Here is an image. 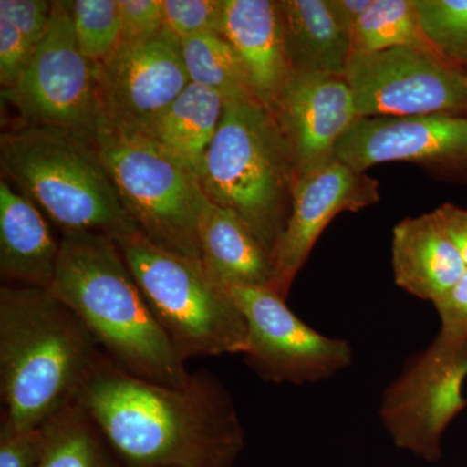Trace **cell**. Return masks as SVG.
Returning <instances> with one entry per match:
<instances>
[{
  "mask_svg": "<svg viewBox=\"0 0 467 467\" xmlns=\"http://www.w3.org/2000/svg\"><path fill=\"white\" fill-rule=\"evenodd\" d=\"M78 404L125 467H234L244 447L232 396L208 371L167 386L104 355Z\"/></svg>",
  "mask_w": 467,
  "mask_h": 467,
  "instance_id": "6da1fadb",
  "label": "cell"
},
{
  "mask_svg": "<svg viewBox=\"0 0 467 467\" xmlns=\"http://www.w3.org/2000/svg\"><path fill=\"white\" fill-rule=\"evenodd\" d=\"M103 350L75 313L46 288H0V436L47 425L79 396Z\"/></svg>",
  "mask_w": 467,
  "mask_h": 467,
  "instance_id": "7a4b0ae2",
  "label": "cell"
},
{
  "mask_svg": "<svg viewBox=\"0 0 467 467\" xmlns=\"http://www.w3.org/2000/svg\"><path fill=\"white\" fill-rule=\"evenodd\" d=\"M48 291L84 322L95 342L122 368L150 382L181 387L192 373L150 308L117 243L100 234L60 235Z\"/></svg>",
  "mask_w": 467,
  "mask_h": 467,
  "instance_id": "3957f363",
  "label": "cell"
},
{
  "mask_svg": "<svg viewBox=\"0 0 467 467\" xmlns=\"http://www.w3.org/2000/svg\"><path fill=\"white\" fill-rule=\"evenodd\" d=\"M0 167L3 180L26 193L61 234H100L117 242L140 232L91 138L21 124L0 137Z\"/></svg>",
  "mask_w": 467,
  "mask_h": 467,
  "instance_id": "277c9868",
  "label": "cell"
},
{
  "mask_svg": "<svg viewBox=\"0 0 467 467\" xmlns=\"http://www.w3.org/2000/svg\"><path fill=\"white\" fill-rule=\"evenodd\" d=\"M201 181L209 201L235 213L273 254L297 181L294 153L275 110L254 98L226 99Z\"/></svg>",
  "mask_w": 467,
  "mask_h": 467,
  "instance_id": "5b68a950",
  "label": "cell"
},
{
  "mask_svg": "<svg viewBox=\"0 0 467 467\" xmlns=\"http://www.w3.org/2000/svg\"><path fill=\"white\" fill-rule=\"evenodd\" d=\"M150 308L187 361L199 356L243 355L247 322L230 292L198 261L184 259L140 232L117 241Z\"/></svg>",
  "mask_w": 467,
  "mask_h": 467,
  "instance_id": "8992f818",
  "label": "cell"
},
{
  "mask_svg": "<svg viewBox=\"0 0 467 467\" xmlns=\"http://www.w3.org/2000/svg\"><path fill=\"white\" fill-rule=\"evenodd\" d=\"M97 144L122 205L144 238L202 263L198 227L209 199L201 178L147 135L101 130Z\"/></svg>",
  "mask_w": 467,
  "mask_h": 467,
  "instance_id": "52a82bcc",
  "label": "cell"
},
{
  "mask_svg": "<svg viewBox=\"0 0 467 467\" xmlns=\"http://www.w3.org/2000/svg\"><path fill=\"white\" fill-rule=\"evenodd\" d=\"M2 99L23 124L67 129L97 140L100 129L97 64L77 45L69 2L52 3L50 30L16 85Z\"/></svg>",
  "mask_w": 467,
  "mask_h": 467,
  "instance_id": "ba28073f",
  "label": "cell"
},
{
  "mask_svg": "<svg viewBox=\"0 0 467 467\" xmlns=\"http://www.w3.org/2000/svg\"><path fill=\"white\" fill-rule=\"evenodd\" d=\"M359 119L467 110L462 67L438 52L395 47L350 55L344 73Z\"/></svg>",
  "mask_w": 467,
  "mask_h": 467,
  "instance_id": "9c48e42d",
  "label": "cell"
},
{
  "mask_svg": "<svg viewBox=\"0 0 467 467\" xmlns=\"http://www.w3.org/2000/svg\"><path fill=\"white\" fill-rule=\"evenodd\" d=\"M467 340L439 333L386 389L380 418L393 441L427 461L441 459L447 427L467 407Z\"/></svg>",
  "mask_w": 467,
  "mask_h": 467,
  "instance_id": "30bf717a",
  "label": "cell"
},
{
  "mask_svg": "<svg viewBox=\"0 0 467 467\" xmlns=\"http://www.w3.org/2000/svg\"><path fill=\"white\" fill-rule=\"evenodd\" d=\"M227 291L247 322L243 356L267 382H321L352 362L348 343L313 330L270 288L232 287Z\"/></svg>",
  "mask_w": 467,
  "mask_h": 467,
  "instance_id": "8fae6325",
  "label": "cell"
},
{
  "mask_svg": "<svg viewBox=\"0 0 467 467\" xmlns=\"http://www.w3.org/2000/svg\"><path fill=\"white\" fill-rule=\"evenodd\" d=\"M97 78L99 131L125 134H149L190 84L180 42L164 32L149 42L119 46L97 64Z\"/></svg>",
  "mask_w": 467,
  "mask_h": 467,
  "instance_id": "7c38bea8",
  "label": "cell"
},
{
  "mask_svg": "<svg viewBox=\"0 0 467 467\" xmlns=\"http://www.w3.org/2000/svg\"><path fill=\"white\" fill-rule=\"evenodd\" d=\"M379 201L377 180L337 160L299 178L287 225L272 254V290L287 299L295 276L331 221L343 212H358Z\"/></svg>",
  "mask_w": 467,
  "mask_h": 467,
  "instance_id": "4fadbf2b",
  "label": "cell"
},
{
  "mask_svg": "<svg viewBox=\"0 0 467 467\" xmlns=\"http://www.w3.org/2000/svg\"><path fill=\"white\" fill-rule=\"evenodd\" d=\"M335 160L365 173L384 162L467 167V119L451 115L365 117L344 135Z\"/></svg>",
  "mask_w": 467,
  "mask_h": 467,
  "instance_id": "5bb4252c",
  "label": "cell"
},
{
  "mask_svg": "<svg viewBox=\"0 0 467 467\" xmlns=\"http://www.w3.org/2000/svg\"><path fill=\"white\" fill-rule=\"evenodd\" d=\"M294 153L297 180L335 161L359 119L344 76L294 70L275 110Z\"/></svg>",
  "mask_w": 467,
  "mask_h": 467,
  "instance_id": "9a60e30c",
  "label": "cell"
},
{
  "mask_svg": "<svg viewBox=\"0 0 467 467\" xmlns=\"http://www.w3.org/2000/svg\"><path fill=\"white\" fill-rule=\"evenodd\" d=\"M221 36L241 61L254 99L275 110L294 72L278 0H225Z\"/></svg>",
  "mask_w": 467,
  "mask_h": 467,
  "instance_id": "2e32d148",
  "label": "cell"
},
{
  "mask_svg": "<svg viewBox=\"0 0 467 467\" xmlns=\"http://www.w3.org/2000/svg\"><path fill=\"white\" fill-rule=\"evenodd\" d=\"M45 213L7 181L0 182V275L12 285L48 290L60 256V236Z\"/></svg>",
  "mask_w": 467,
  "mask_h": 467,
  "instance_id": "e0dca14e",
  "label": "cell"
},
{
  "mask_svg": "<svg viewBox=\"0 0 467 467\" xmlns=\"http://www.w3.org/2000/svg\"><path fill=\"white\" fill-rule=\"evenodd\" d=\"M392 267L399 287L432 304L453 290L467 270L434 212L393 227Z\"/></svg>",
  "mask_w": 467,
  "mask_h": 467,
  "instance_id": "ac0fdd59",
  "label": "cell"
},
{
  "mask_svg": "<svg viewBox=\"0 0 467 467\" xmlns=\"http://www.w3.org/2000/svg\"><path fill=\"white\" fill-rule=\"evenodd\" d=\"M202 264L223 287L270 288L272 254L229 209L209 201L198 227Z\"/></svg>",
  "mask_w": 467,
  "mask_h": 467,
  "instance_id": "d6986e66",
  "label": "cell"
},
{
  "mask_svg": "<svg viewBox=\"0 0 467 467\" xmlns=\"http://www.w3.org/2000/svg\"><path fill=\"white\" fill-rule=\"evenodd\" d=\"M285 51L292 69L344 76L352 38L327 0H278Z\"/></svg>",
  "mask_w": 467,
  "mask_h": 467,
  "instance_id": "ffe728a7",
  "label": "cell"
},
{
  "mask_svg": "<svg viewBox=\"0 0 467 467\" xmlns=\"http://www.w3.org/2000/svg\"><path fill=\"white\" fill-rule=\"evenodd\" d=\"M223 109V95L189 84L147 137L152 138L201 178L205 156L217 133Z\"/></svg>",
  "mask_w": 467,
  "mask_h": 467,
  "instance_id": "44dd1931",
  "label": "cell"
},
{
  "mask_svg": "<svg viewBox=\"0 0 467 467\" xmlns=\"http://www.w3.org/2000/svg\"><path fill=\"white\" fill-rule=\"evenodd\" d=\"M395 47L441 54L423 30L417 0H374L352 32V54Z\"/></svg>",
  "mask_w": 467,
  "mask_h": 467,
  "instance_id": "7402d4cb",
  "label": "cell"
},
{
  "mask_svg": "<svg viewBox=\"0 0 467 467\" xmlns=\"http://www.w3.org/2000/svg\"><path fill=\"white\" fill-rule=\"evenodd\" d=\"M46 429L41 467H125L79 404L58 414Z\"/></svg>",
  "mask_w": 467,
  "mask_h": 467,
  "instance_id": "603a6c76",
  "label": "cell"
},
{
  "mask_svg": "<svg viewBox=\"0 0 467 467\" xmlns=\"http://www.w3.org/2000/svg\"><path fill=\"white\" fill-rule=\"evenodd\" d=\"M180 46L190 84L216 91L225 100L254 98L241 61L221 34H198Z\"/></svg>",
  "mask_w": 467,
  "mask_h": 467,
  "instance_id": "cb8c5ba5",
  "label": "cell"
},
{
  "mask_svg": "<svg viewBox=\"0 0 467 467\" xmlns=\"http://www.w3.org/2000/svg\"><path fill=\"white\" fill-rule=\"evenodd\" d=\"M69 9L77 45L88 60L99 64L115 54L121 41L119 0H73Z\"/></svg>",
  "mask_w": 467,
  "mask_h": 467,
  "instance_id": "d4e9b609",
  "label": "cell"
},
{
  "mask_svg": "<svg viewBox=\"0 0 467 467\" xmlns=\"http://www.w3.org/2000/svg\"><path fill=\"white\" fill-rule=\"evenodd\" d=\"M430 41L448 60L467 64V0H417Z\"/></svg>",
  "mask_w": 467,
  "mask_h": 467,
  "instance_id": "484cf974",
  "label": "cell"
},
{
  "mask_svg": "<svg viewBox=\"0 0 467 467\" xmlns=\"http://www.w3.org/2000/svg\"><path fill=\"white\" fill-rule=\"evenodd\" d=\"M162 32L181 42L198 34H221L225 0H162Z\"/></svg>",
  "mask_w": 467,
  "mask_h": 467,
  "instance_id": "4316f807",
  "label": "cell"
},
{
  "mask_svg": "<svg viewBox=\"0 0 467 467\" xmlns=\"http://www.w3.org/2000/svg\"><path fill=\"white\" fill-rule=\"evenodd\" d=\"M119 3L121 11L119 46L140 45L162 33V0H119Z\"/></svg>",
  "mask_w": 467,
  "mask_h": 467,
  "instance_id": "83f0119b",
  "label": "cell"
},
{
  "mask_svg": "<svg viewBox=\"0 0 467 467\" xmlns=\"http://www.w3.org/2000/svg\"><path fill=\"white\" fill-rule=\"evenodd\" d=\"M36 46L7 17L0 15V85L8 90L17 84L32 60Z\"/></svg>",
  "mask_w": 467,
  "mask_h": 467,
  "instance_id": "f1b7e54d",
  "label": "cell"
},
{
  "mask_svg": "<svg viewBox=\"0 0 467 467\" xmlns=\"http://www.w3.org/2000/svg\"><path fill=\"white\" fill-rule=\"evenodd\" d=\"M52 3L46 0H0V15L7 17L38 47L51 26Z\"/></svg>",
  "mask_w": 467,
  "mask_h": 467,
  "instance_id": "f546056e",
  "label": "cell"
},
{
  "mask_svg": "<svg viewBox=\"0 0 467 467\" xmlns=\"http://www.w3.org/2000/svg\"><path fill=\"white\" fill-rule=\"evenodd\" d=\"M46 447V425L16 435L0 436V467H41Z\"/></svg>",
  "mask_w": 467,
  "mask_h": 467,
  "instance_id": "4dcf8cb0",
  "label": "cell"
},
{
  "mask_svg": "<svg viewBox=\"0 0 467 467\" xmlns=\"http://www.w3.org/2000/svg\"><path fill=\"white\" fill-rule=\"evenodd\" d=\"M441 333L467 340V270L453 290L434 303Z\"/></svg>",
  "mask_w": 467,
  "mask_h": 467,
  "instance_id": "1f68e13d",
  "label": "cell"
},
{
  "mask_svg": "<svg viewBox=\"0 0 467 467\" xmlns=\"http://www.w3.org/2000/svg\"><path fill=\"white\" fill-rule=\"evenodd\" d=\"M434 214L467 266V209L445 202Z\"/></svg>",
  "mask_w": 467,
  "mask_h": 467,
  "instance_id": "d6a6232c",
  "label": "cell"
},
{
  "mask_svg": "<svg viewBox=\"0 0 467 467\" xmlns=\"http://www.w3.org/2000/svg\"><path fill=\"white\" fill-rule=\"evenodd\" d=\"M374 0H327L335 20L350 34V38L358 21L367 14Z\"/></svg>",
  "mask_w": 467,
  "mask_h": 467,
  "instance_id": "836d02e7",
  "label": "cell"
},
{
  "mask_svg": "<svg viewBox=\"0 0 467 467\" xmlns=\"http://www.w3.org/2000/svg\"><path fill=\"white\" fill-rule=\"evenodd\" d=\"M465 76H466V84H467V72L465 73Z\"/></svg>",
  "mask_w": 467,
  "mask_h": 467,
  "instance_id": "e575fe53",
  "label": "cell"
}]
</instances>
